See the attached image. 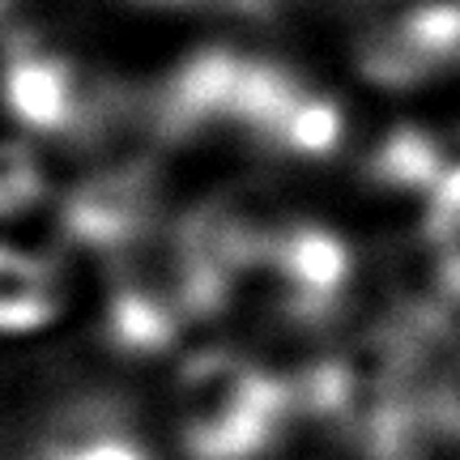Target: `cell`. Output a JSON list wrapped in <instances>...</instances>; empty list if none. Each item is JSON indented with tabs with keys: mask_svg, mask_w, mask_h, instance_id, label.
<instances>
[{
	"mask_svg": "<svg viewBox=\"0 0 460 460\" xmlns=\"http://www.w3.org/2000/svg\"><path fill=\"white\" fill-rule=\"evenodd\" d=\"M234 281L239 278L200 239L192 217L158 222L111 252L102 332L124 354H158L188 324L222 312Z\"/></svg>",
	"mask_w": 460,
	"mask_h": 460,
	"instance_id": "1",
	"label": "cell"
},
{
	"mask_svg": "<svg viewBox=\"0 0 460 460\" xmlns=\"http://www.w3.org/2000/svg\"><path fill=\"white\" fill-rule=\"evenodd\" d=\"M183 460H264L295 427V379L234 349H197L171 379Z\"/></svg>",
	"mask_w": 460,
	"mask_h": 460,
	"instance_id": "2",
	"label": "cell"
},
{
	"mask_svg": "<svg viewBox=\"0 0 460 460\" xmlns=\"http://www.w3.org/2000/svg\"><path fill=\"white\" fill-rule=\"evenodd\" d=\"M0 107L39 137H99L124 111V94L94 82L77 60L17 34L0 56Z\"/></svg>",
	"mask_w": 460,
	"mask_h": 460,
	"instance_id": "3",
	"label": "cell"
},
{
	"mask_svg": "<svg viewBox=\"0 0 460 460\" xmlns=\"http://www.w3.org/2000/svg\"><path fill=\"white\" fill-rule=\"evenodd\" d=\"M163 214V171L149 158H124L94 171L90 180L68 188L60 205V234L73 247L119 252L146 230L158 226Z\"/></svg>",
	"mask_w": 460,
	"mask_h": 460,
	"instance_id": "4",
	"label": "cell"
},
{
	"mask_svg": "<svg viewBox=\"0 0 460 460\" xmlns=\"http://www.w3.org/2000/svg\"><path fill=\"white\" fill-rule=\"evenodd\" d=\"M256 269L273 278L278 303L295 324H324L341 312L349 281H354V252L332 226L320 222H278Z\"/></svg>",
	"mask_w": 460,
	"mask_h": 460,
	"instance_id": "5",
	"label": "cell"
},
{
	"mask_svg": "<svg viewBox=\"0 0 460 460\" xmlns=\"http://www.w3.org/2000/svg\"><path fill=\"white\" fill-rule=\"evenodd\" d=\"M354 60L379 90H413L444 73H460V0H430L379 22L358 39Z\"/></svg>",
	"mask_w": 460,
	"mask_h": 460,
	"instance_id": "6",
	"label": "cell"
},
{
	"mask_svg": "<svg viewBox=\"0 0 460 460\" xmlns=\"http://www.w3.org/2000/svg\"><path fill=\"white\" fill-rule=\"evenodd\" d=\"M243 51L205 48L188 56L154 94H149V132L163 141H192L200 132L222 128L234 115V94L243 77Z\"/></svg>",
	"mask_w": 460,
	"mask_h": 460,
	"instance_id": "7",
	"label": "cell"
},
{
	"mask_svg": "<svg viewBox=\"0 0 460 460\" xmlns=\"http://www.w3.org/2000/svg\"><path fill=\"white\" fill-rule=\"evenodd\" d=\"M65 307L60 273L43 256L0 243V332H39Z\"/></svg>",
	"mask_w": 460,
	"mask_h": 460,
	"instance_id": "8",
	"label": "cell"
},
{
	"mask_svg": "<svg viewBox=\"0 0 460 460\" xmlns=\"http://www.w3.org/2000/svg\"><path fill=\"white\" fill-rule=\"evenodd\" d=\"M34 460H154L115 422L111 405H73L39 439Z\"/></svg>",
	"mask_w": 460,
	"mask_h": 460,
	"instance_id": "9",
	"label": "cell"
},
{
	"mask_svg": "<svg viewBox=\"0 0 460 460\" xmlns=\"http://www.w3.org/2000/svg\"><path fill=\"white\" fill-rule=\"evenodd\" d=\"M447 175L444 146L427 128L401 124L367 154V180L384 192H435Z\"/></svg>",
	"mask_w": 460,
	"mask_h": 460,
	"instance_id": "10",
	"label": "cell"
},
{
	"mask_svg": "<svg viewBox=\"0 0 460 460\" xmlns=\"http://www.w3.org/2000/svg\"><path fill=\"white\" fill-rule=\"evenodd\" d=\"M427 243L435 252V273L447 303H460V163L435 183L427 205Z\"/></svg>",
	"mask_w": 460,
	"mask_h": 460,
	"instance_id": "11",
	"label": "cell"
},
{
	"mask_svg": "<svg viewBox=\"0 0 460 460\" xmlns=\"http://www.w3.org/2000/svg\"><path fill=\"white\" fill-rule=\"evenodd\" d=\"M48 197L43 163L26 141H0V217H22Z\"/></svg>",
	"mask_w": 460,
	"mask_h": 460,
	"instance_id": "12",
	"label": "cell"
},
{
	"mask_svg": "<svg viewBox=\"0 0 460 460\" xmlns=\"http://www.w3.org/2000/svg\"><path fill=\"white\" fill-rule=\"evenodd\" d=\"M430 427L460 447V337L447 345L444 362L435 367L430 379Z\"/></svg>",
	"mask_w": 460,
	"mask_h": 460,
	"instance_id": "13",
	"label": "cell"
},
{
	"mask_svg": "<svg viewBox=\"0 0 460 460\" xmlns=\"http://www.w3.org/2000/svg\"><path fill=\"white\" fill-rule=\"evenodd\" d=\"M149 4H188V0H149Z\"/></svg>",
	"mask_w": 460,
	"mask_h": 460,
	"instance_id": "14",
	"label": "cell"
},
{
	"mask_svg": "<svg viewBox=\"0 0 460 460\" xmlns=\"http://www.w3.org/2000/svg\"><path fill=\"white\" fill-rule=\"evenodd\" d=\"M4 4H9V0H0V13H4Z\"/></svg>",
	"mask_w": 460,
	"mask_h": 460,
	"instance_id": "15",
	"label": "cell"
}]
</instances>
